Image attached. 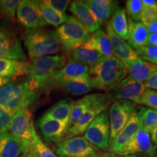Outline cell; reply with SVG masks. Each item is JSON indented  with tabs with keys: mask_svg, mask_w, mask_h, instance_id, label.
<instances>
[{
	"mask_svg": "<svg viewBox=\"0 0 157 157\" xmlns=\"http://www.w3.org/2000/svg\"><path fill=\"white\" fill-rule=\"evenodd\" d=\"M19 0H0V17L5 22L13 23L16 21Z\"/></svg>",
	"mask_w": 157,
	"mask_h": 157,
	"instance_id": "32",
	"label": "cell"
},
{
	"mask_svg": "<svg viewBox=\"0 0 157 157\" xmlns=\"http://www.w3.org/2000/svg\"><path fill=\"white\" fill-rule=\"evenodd\" d=\"M146 26L148 33H157V20L153 21L151 22L143 24Z\"/></svg>",
	"mask_w": 157,
	"mask_h": 157,
	"instance_id": "44",
	"label": "cell"
},
{
	"mask_svg": "<svg viewBox=\"0 0 157 157\" xmlns=\"http://www.w3.org/2000/svg\"><path fill=\"white\" fill-rule=\"evenodd\" d=\"M12 119L13 115L0 105V135L10 132Z\"/></svg>",
	"mask_w": 157,
	"mask_h": 157,
	"instance_id": "38",
	"label": "cell"
},
{
	"mask_svg": "<svg viewBox=\"0 0 157 157\" xmlns=\"http://www.w3.org/2000/svg\"><path fill=\"white\" fill-rule=\"evenodd\" d=\"M142 128L137 109H135L124 128L110 144L109 151L115 154H120L128 142Z\"/></svg>",
	"mask_w": 157,
	"mask_h": 157,
	"instance_id": "15",
	"label": "cell"
},
{
	"mask_svg": "<svg viewBox=\"0 0 157 157\" xmlns=\"http://www.w3.org/2000/svg\"><path fill=\"white\" fill-rule=\"evenodd\" d=\"M103 56L87 43L76 49L72 53V59L92 68L99 63Z\"/></svg>",
	"mask_w": 157,
	"mask_h": 157,
	"instance_id": "27",
	"label": "cell"
},
{
	"mask_svg": "<svg viewBox=\"0 0 157 157\" xmlns=\"http://www.w3.org/2000/svg\"><path fill=\"white\" fill-rule=\"evenodd\" d=\"M155 20H157V12L147 8L143 9L140 18V21H142L143 24L151 22V21H155Z\"/></svg>",
	"mask_w": 157,
	"mask_h": 157,
	"instance_id": "40",
	"label": "cell"
},
{
	"mask_svg": "<svg viewBox=\"0 0 157 157\" xmlns=\"http://www.w3.org/2000/svg\"><path fill=\"white\" fill-rule=\"evenodd\" d=\"M0 59L27 62L18 32L11 23L0 21Z\"/></svg>",
	"mask_w": 157,
	"mask_h": 157,
	"instance_id": "6",
	"label": "cell"
},
{
	"mask_svg": "<svg viewBox=\"0 0 157 157\" xmlns=\"http://www.w3.org/2000/svg\"><path fill=\"white\" fill-rule=\"evenodd\" d=\"M84 138L98 150L109 149L110 122L109 113L103 111L95 118L84 133Z\"/></svg>",
	"mask_w": 157,
	"mask_h": 157,
	"instance_id": "8",
	"label": "cell"
},
{
	"mask_svg": "<svg viewBox=\"0 0 157 157\" xmlns=\"http://www.w3.org/2000/svg\"><path fill=\"white\" fill-rule=\"evenodd\" d=\"M105 31L112 46L114 57L120 60L125 67L138 58L135 51L128 44V42L113 32L109 22L105 25Z\"/></svg>",
	"mask_w": 157,
	"mask_h": 157,
	"instance_id": "17",
	"label": "cell"
},
{
	"mask_svg": "<svg viewBox=\"0 0 157 157\" xmlns=\"http://www.w3.org/2000/svg\"><path fill=\"white\" fill-rule=\"evenodd\" d=\"M156 154V148L153 144L150 132L141 128L129 141L119 155L142 154L148 157H155Z\"/></svg>",
	"mask_w": 157,
	"mask_h": 157,
	"instance_id": "14",
	"label": "cell"
},
{
	"mask_svg": "<svg viewBox=\"0 0 157 157\" xmlns=\"http://www.w3.org/2000/svg\"><path fill=\"white\" fill-rule=\"evenodd\" d=\"M99 151L84 137L65 138L57 143L55 152L58 157H88L98 156Z\"/></svg>",
	"mask_w": 157,
	"mask_h": 157,
	"instance_id": "9",
	"label": "cell"
},
{
	"mask_svg": "<svg viewBox=\"0 0 157 157\" xmlns=\"http://www.w3.org/2000/svg\"><path fill=\"white\" fill-rule=\"evenodd\" d=\"M144 9L140 0H127L126 2V13L129 18L134 22L140 21L141 15Z\"/></svg>",
	"mask_w": 157,
	"mask_h": 157,
	"instance_id": "34",
	"label": "cell"
},
{
	"mask_svg": "<svg viewBox=\"0 0 157 157\" xmlns=\"http://www.w3.org/2000/svg\"><path fill=\"white\" fill-rule=\"evenodd\" d=\"M146 89L143 83L122 80L117 87L109 91L106 95L111 102L119 100H126L135 104H139L141 96Z\"/></svg>",
	"mask_w": 157,
	"mask_h": 157,
	"instance_id": "16",
	"label": "cell"
},
{
	"mask_svg": "<svg viewBox=\"0 0 157 157\" xmlns=\"http://www.w3.org/2000/svg\"><path fill=\"white\" fill-rule=\"evenodd\" d=\"M33 152L39 157H58L42 142L39 135L35 137L33 142Z\"/></svg>",
	"mask_w": 157,
	"mask_h": 157,
	"instance_id": "36",
	"label": "cell"
},
{
	"mask_svg": "<svg viewBox=\"0 0 157 157\" xmlns=\"http://www.w3.org/2000/svg\"><path fill=\"white\" fill-rule=\"evenodd\" d=\"M15 80L14 78H9V77H0V88L2 87L5 84L10 83V82Z\"/></svg>",
	"mask_w": 157,
	"mask_h": 157,
	"instance_id": "46",
	"label": "cell"
},
{
	"mask_svg": "<svg viewBox=\"0 0 157 157\" xmlns=\"http://www.w3.org/2000/svg\"><path fill=\"white\" fill-rule=\"evenodd\" d=\"M100 157H118L117 154H113V153L109 152V153H103Z\"/></svg>",
	"mask_w": 157,
	"mask_h": 157,
	"instance_id": "47",
	"label": "cell"
},
{
	"mask_svg": "<svg viewBox=\"0 0 157 157\" xmlns=\"http://www.w3.org/2000/svg\"><path fill=\"white\" fill-rule=\"evenodd\" d=\"M139 104L146 105L149 109L157 110V91L146 89L141 96Z\"/></svg>",
	"mask_w": 157,
	"mask_h": 157,
	"instance_id": "37",
	"label": "cell"
},
{
	"mask_svg": "<svg viewBox=\"0 0 157 157\" xmlns=\"http://www.w3.org/2000/svg\"><path fill=\"white\" fill-rule=\"evenodd\" d=\"M127 75V69L115 57H103L97 66L90 68L89 83L93 89L111 91Z\"/></svg>",
	"mask_w": 157,
	"mask_h": 157,
	"instance_id": "2",
	"label": "cell"
},
{
	"mask_svg": "<svg viewBox=\"0 0 157 157\" xmlns=\"http://www.w3.org/2000/svg\"><path fill=\"white\" fill-rule=\"evenodd\" d=\"M23 157H39L36 154H34V152H31V153H29V154H26L25 156H23Z\"/></svg>",
	"mask_w": 157,
	"mask_h": 157,
	"instance_id": "49",
	"label": "cell"
},
{
	"mask_svg": "<svg viewBox=\"0 0 157 157\" xmlns=\"http://www.w3.org/2000/svg\"><path fill=\"white\" fill-rule=\"evenodd\" d=\"M17 21L25 29L44 28L47 25L41 13L38 1H20L16 13Z\"/></svg>",
	"mask_w": 157,
	"mask_h": 157,
	"instance_id": "12",
	"label": "cell"
},
{
	"mask_svg": "<svg viewBox=\"0 0 157 157\" xmlns=\"http://www.w3.org/2000/svg\"><path fill=\"white\" fill-rule=\"evenodd\" d=\"M10 132L29 153L33 152V142L38 134L35 129L30 110H20L13 116Z\"/></svg>",
	"mask_w": 157,
	"mask_h": 157,
	"instance_id": "7",
	"label": "cell"
},
{
	"mask_svg": "<svg viewBox=\"0 0 157 157\" xmlns=\"http://www.w3.org/2000/svg\"><path fill=\"white\" fill-rule=\"evenodd\" d=\"M109 23L116 34L124 40L129 38V23L127 13L124 9L119 8L113 13Z\"/></svg>",
	"mask_w": 157,
	"mask_h": 157,
	"instance_id": "29",
	"label": "cell"
},
{
	"mask_svg": "<svg viewBox=\"0 0 157 157\" xmlns=\"http://www.w3.org/2000/svg\"><path fill=\"white\" fill-rule=\"evenodd\" d=\"M55 89L61 90L65 93L72 95H82L91 92L93 87L90 84L85 82L67 81L58 84Z\"/></svg>",
	"mask_w": 157,
	"mask_h": 157,
	"instance_id": "31",
	"label": "cell"
},
{
	"mask_svg": "<svg viewBox=\"0 0 157 157\" xmlns=\"http://www.w3.org/2000/svg\"><path fill=\"white\" fill-rule=\"evenodd\" d=\"M92 48L95 50L103 57H114L110 39L105 31L100 28L90 35L87 42Z\"/></svg>",
	"mask_w": 157,
	"mask_h": 157,
	"instance_id": "25",
	"label": "cell"
},
{
	"mask_svg": "<svg viewBox=\"0 0 157 157\" xmlns=\"http://www.w3.org/2000/svg\"><path fill=\"white\" fill-rule=\"evenodd\" d=\"M111 103V101L107 97V95L99 94L96 101L89 108V109L84 113L83 116L76 121V123L74 124L73 126L67 129L63 139L79 136V135L84 134L90 123L100 113L106 111V109L109 107Z\"/></svg>",
	"mask_w": 157,
	"mask_h": 157,
	"instance_id": "11",
	"label": "cell"
},
{
	"mask_svg": "<svg viewBox=\"0 0 157 157\" xmlns=\"http://www.w3.org/2000/svg\"><path fill=\"white\" fill-rule=\"evenodd\" d=\"M44 2L55 10L66 14V10L71 2L69 0H44Z\"/></svg>",
	"mask_w": 157,
	"mask_h": 157,
	"instance_id": "39",
	"label": "cell"
},
{
	"mask_svg": "<svg viewBox=\"0 0 157 157\" xmlns=\"http://www.w3.org/2000/svg\"><path fill=\"white\" fill-rule=\"evenodd\" d=\"M98 95H99V94L88 95L80 98L77 101H73L68 128L73 126L74 124L76 123V121L83 116L84 113L93 105V103L98 98Z\"/></svg>",
	"mask_w": 157,
	"mask_h": 157,
	"instance_id": "28",
	"label": "cell"
},
{
	"mask_svg": "<svg viewBox=\"0 0 157 157\" xmlns=\"http://www.w3.org/2000/svg\"><path fill=\"white\" fill-rule=\"evenodd\" d=\"M144 85L146 89L157 90V71L151 76V77L145 82Z\"/></svg>",
	"mask_w": 157,
	"mask_h": 157,
	"instance_id": "41",
	"label": "cell"
},
{
	"mask_svg": "<svg viewBox=\"0 0 157 157\" xmlns=\"http://www.w3.org/2000/svg\"><path fill=\"white\" fill-rule=\"evenodd\" d=\"M129 23V38L128 44L133 50L147 46L148 37V31L144 25L140 22H134L131 19H128Z\"/></svg>",
	"mask_w": 157,
	"mask_h": 157,
	"instance_id": "24",
	"label": "cell"
},
{
	"mask_svg": "<svg viewBox=\"0 0 157 157\" xmlns=\"http://www.w3.org/2000/svg\"><path fill=\"white\" fill-rule=\"evenodd\" d=\"M135 51L140 58L157 66L156 46H145Z\"/></svg>",
	"mask_w": 157,
	"mask_h": 157,
	"instance_id": "35",
	"label": "cell"
},
{
	"mask_svg": "<svg viewBox=\"0 0 157 157\" xmlns=\"http://www.w3.org/2000/svg\"><path fill=\"white\" fill-rule=\"evenodd\" d=\"M38 3L43 18L47 24L58 28L60 25L66 22L69 17L66 14L59 13L52 7H49L44 2V1H38Z\"/></svg>",
	"mask_w": 157,
	"mask_h": 157,
	"instance_id": "30",
	"label": "cell"
},
{
	"mask_svg": "<svg viewBox=\"0 0 157 157\" xmlns=\"http://www.w3.org/2000/svg\"><path fill=\"white\" fill-rule=\"evenodd\" d=\"M124 157H148V156H145V155H142V154H129V155H126Z\"/></svg>",
	"mask_w": 157,
	"mask_h": 157,
	"instance_id": "48",
	"label": "cell"
},
{
	"mask_svg": "<svg viewBox=\"0 0 157 157\" xmlns=\"http://www.w3.org/2000/svg\"><path fill=\"white\" fill-rule=\"evenodd\" d=\"M142 128L151 132L157 127V110L142 107L137 109Z\"/></svg>",
	"mask_w": 157,
	"mask_h": 157,
	"instance_id": "33",
	"label": "cell"
},
{
	"mask_svg": "<svg viewBox=\"0 0 157 157\" xmlns=\"http://www.w3.org/2000/svg\"><path fill=\"white\" fill-rule=\"evenodd\" d=\"M56 32L62 50L68 55L87 42L91 35L74 16H69L67 21L60 25Z\"/></svg>",
	"mask_w": 157,
	"mask_h": 157,
	"instance_id": "5",
	"label": "cell"
},
{
	"mask_svg": "<svg viewBox=\"0 0 157 157\" xmlns=\"http://www.w3.org/2000/svg\"><path fill=\"white\" fill-rule=\"evenodd\" d=\"M29 62L0 59V77L12 78L26 76L28 74Z\"/></svg>",
	"mask_w": 157,
	"mask_h": 157,
	"instance_id": "23",
	"label": "cell"
},
{
	"mask_svg": "<svg viewBox=\"0 0 157 157\" xmlns=\"http://www.w3.org/2000/svg\"><path fill=\"white\" fill-rule=\"evenodd\" d=\"M29 154L10 132L0 135V157H23Z\"/></svg>",
	"mask_w": 157,
	"mask_h": 157,
	"instance_id": "22",
	"label": "cell"
},
{
	"mask_svg": "<svg viewBox=\"0 0 157 157\" xmlns=\"http://www.w3.org/2000/svg\"><path fill=\"white\" fill-rule=\"evenodd\" d=\"M135 109V104L126 100L115 101L110 105L108 112L110 122L109 145L126 125Z\"/></svg>",
	"mask_w": 157,
	"mask_h": 157,
	"instance_id": "10",
	"label": "cell"
},
{
	"mask_svg": "<svg viewBox=\"0 0 157 157\" xmlns=\"http://www.w3.org/2000/svg\"><path fill=\"white\" fill-rule=\"evenodd\" d=\"M69 11L74 17L87 29L90 33L93 34L100 29V25L84 1H73L69 6Z\"/></svg>",
	"mask_w": 157,
	"mask_h": 157,
	"instance_id": "21",
	"label": "cell"
},
{
	"mask_svg": "<svg viewBox=\"0 0 157 157\" xmlns=\"http://www.w3.org/2000/svg\"><path fill=\"white\" fill-rule=\"evenodd\" d=\"M127 76L123 80L126 82L144 84L151 76L157 71V66L138 57L127 66Z\"/></svg>",
	"mask_w": 157,
	"mask_h": 157,
	"instance_id": "18",
	"label": "cell"
},
{
	"mask_svg": "<svg viewBox=\"0 0 157 157\" xmlns=\"http://www.w3.org/2000/svg\"><path fill=\"white\" fill-rule=\"evenodd\" d=\"M144 8L152 10L157 12V1L154 0H143L142 1Z\"/></svg>",
	"mask_w": 157,
	"mask_h": 157,
	"instance_id": "42",
	"label": "cell"
},
{
	"mask_svg": "<svg viewBox=\"0 0 157 157\" xmlns=\"http://www.w3.org/2000/svg\"><path fill=\"white\" fill-rule=\"evenodd\" d=\"M73 101L70 98L60 100L44 113L45 117L60 122L68 129Z\"/></svg>",
	"mask_w": 157,
	"mask_h": 157,
	"instance_id": "26",
	"label": "cell"
},
{
	"mask_svg": "<svg viewBox=\"0 0 157 157\" xmlns=\"http://www.w3.org/2000/svg\"><path fill=\"white\" fill-rule=\"evenodd\" d=\"M39 93L31 90L26 79L15 80L0 88V105L12 115L24 109H29L36 103Z\"/></svg>",
	"mask_w": 157,
	"mask_h": 157,
	"instance_id": "4",
	"label": "cell"
},
{
	"mask_svg": "<svg viewBox=\"0 0 157 157\" xmlns=\"http://www.w3.org/2000/svg\"><path fill=\"white\" fill-rule=\"evenodd\" d=\"M147 46H156L157 47V33H149Z\"/></svg>",
	"mask_w": 157,
	"mask_h": 157,
	"instance_id": "43",
	"label": "cell"
},
{
	"mask_svg": "<svg viewBox=\"0 0 157 157\" xmlns=\"http://www.w3.org/2000/svg\"><path fill=\"white\" fill-rule=\"evenodd\" d=\"M84 2L100 25H106L113 13L119 9V2L113 0H87Z\"/></svg>",
	"mask_w": 157,
	"mask_h": 157,
	"instance_id": "19",
	"label": "cell"
},
{
	"mask_svg": "<svg viewBox=\"0 0 157 157\" xmlns=\"http://www.w3.org/2000/svg\"><path fill=\"white\" fill-rule=\"evenodd\" d=\"M88 157H100L99 156H88Z\"/></svg>",
	"mask_w": 157,
	"mask_h": 157,
	"instance_id": "50",
	"label": "cell"
},
{
	"mask_svg": "<svg viewBox=\"0 0 157 157\" xmlns=\"http://www.w3.org/2000/svg\"><path fill=\"white\" fill-rule=\"evenodd\" d=\"M68 61L66 56H50L31 60L29 63L26 80L31 90L37 93L52 90L56 74Z\"/></svg>",
	"mask_w": 157,
	"mask_h": 157,
	"instance_id": "1",
	"label": "cell"
},
{
	"mask_svg": "<svg viewBox=\"0 0 157 157\" xmlns=\"http://www.w3.org/2000/svg\"><path fill=\"white\" fill-rule=\"evenodd\" d=\"M90 68L81 63L69 58L64 67L56 74L53 79L52 89L60 82L75 81L89 83Z\"/></svg>",
	"mask_w": 157,
	"mask_h": 157,
	"instance_id": "13",
	"label": "cell"
},
{
	"mask_svg": "<svg viewBox=\"0 0 157 157\" xmlns=\"http://www.w3.org/2000/svg\"><path fill=\"white\" fill-rule=\"evenodd\" d=\"M38 127L48 143H58L63 140L67 127L59 121L43 115L38 121Z\"/></svg>",
	"mask_w": 157,
	"mask_h": 157,
	"instance_id": "20",
	"label": "cell"
},
{
	"mask_svg": "<svg viewBox=\"0 0 157 157\" xmlns=\"http://www.w3.org/2000/svg\"><path fill=\"white\" fill-rule=\"evenodd\" d=\"M23 44L31 60L54 56L62 50L56 31L44 28L25 29Z\"/></svg>",
	"mask_w": 157,
	"mask_h": 157,
	"instance_id": "3",
	"label": "cell"
},
{
	"mask_svg": "<svg viewBox=\"0 0 157 157\" xmlns=\"http://www.w3.org/2000/svg\"><path fill=\"white\" fill-rule=\"evenodd\" d=\"M151 138L153 144L157 148V127H155L151 131Z\"/></svg>",
	"mask_w": 157,
	"mask_h": 157,
	"instance_id": "45",
	"label": "cell"
}]
</instances>
